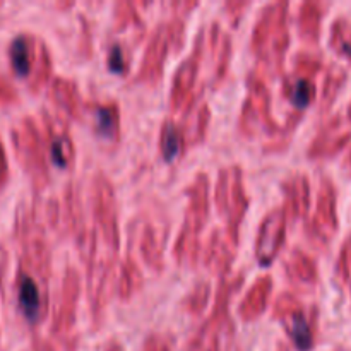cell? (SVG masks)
<instances>
[{
  "instance_id": "obj_5",
  "label": "cell",
  "mask_w": 351,
  "mask_h": 351,
  "mask_svg": "<svg viewBox=\"0 0 351 351\" xmlns=\"http://www.w3.org/2000/svg\"><path fill=\"white\" fill-rule=\"evenodd\" d=\"M3 168H5V158H3V153H2V147H0V178H2V173H3Z\"/></svg>"
},
{
  "instance_id": "obj_4",
  "label": "cell",
  "mask_w": 351,
  "mask_h": 351,
  "mask_svg": "<svg viewBox=\"0 0 351 351\" xmlns=\"http://www.w3.org/2000/svg\"><path fill=\"white\" fill-rule=\"evenodd\" d=\"M293 101L298 106H305L311 99V86L307 81H298L293 88Z\"/></svg>"
},
{
  "instance_id": "obj_1",
  "label": "cell",
  "mask_w": 351,
  "mask_h": 351,
  "mask_svg": "<svg viewBox=\"0 0 351 351\" xmlns=\"http://www.w3.org/2000/svg\"><path fill=\"white\" fill-rule=\"evenodd\" d=\"M19 304L23 312L26 314L27 319H34L40 308V295H38V288L31 278L24 276L19 285Z\"/></svg>"
},
{
  "instance_id": "obj_3",
  "label": "cell",
  "mask_w": 351,
  "mask_h": 351,
  "mask_svg": "<svg viewBox=\"0 0 351 351\" xmlns=\"http://www.w3.org/2000/svg\"><path fill=\"white\" fill-rule=\"evenodd\" d=\"M293 338H295V341H297V346H298V348H300L302 351H307V350L312 346L311 331H308L307 322H305L302 317H298L297 321H295V326H293Z\"/></svg>"
},
{
  "instance_id": "obj_2",
  "label": "cell",
  "mask_w": 351,
  "mask_h": 351,
  "mask_svg": "<svg viewBox=\"0 0 351 351\" xmlns=\"http://www.w3.org/2000/svg\"><path fill=\"white\" fill-rule=\"evenodd\" d=\"M10 62L17 74L24 75L29 71V51H27L26 41L23 38H16L10 47Z\"/></svg>"
}]
</instances>
